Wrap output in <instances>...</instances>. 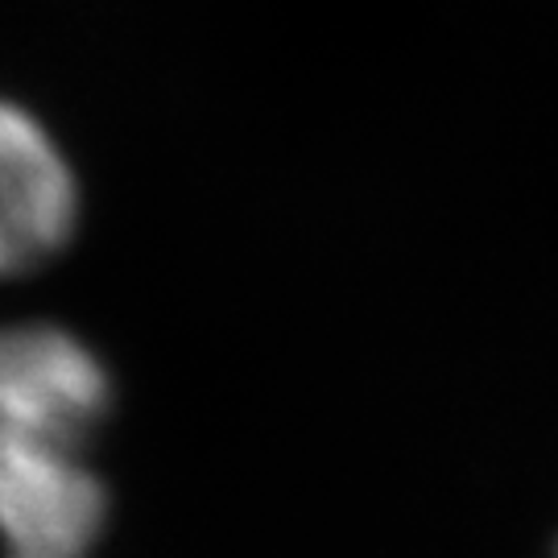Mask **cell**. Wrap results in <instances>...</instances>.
I'll return each instance as SVG.
<instances>
[{
	"label": "cell",
	"instance_id": "1",
	"mask_svg": "<svg viewBox=\"0 0 558 558\" xmlns=\"http://www.w3.org/2000/svg\"><path fill=\"white\" fill-rule=\"evenodd\" d=\"M108 525V488L87 447L46 430L0 426L4 558H92Z\"/></svg>",
	"mask_w": 558,
	"mask_h": 558
},
{
	"label": "cell",
	"instance_id": "2",
	"mask_svg": "<svg viewBox=\"0 0 558 558\" xmlns=\"http://www.w3.org/2000/svg\"><path fill=\"white\" fill-rule=\"evenodd\" d=\"M112 405L104 360L54 323L0 327V426L92 442Z\"/></svg>",
	"mask_w": 558,
	"mask_h": 558
},
{
	"label": "cell",
	"instance_id": "3",
	"mask_svg": "<svg viewBox=\"0 0 558 558\" xmlns=\"http://www.w3.org/2000/svg\"><path fill=\"white\" fill-rule=\"evenodd\" d=\"M80 223V182L59 141L21 104L0 100V278L62 253Z\"/></svg>",
	"mask_w": 558,
	"mask_h": 558
}]
</instances>
